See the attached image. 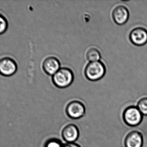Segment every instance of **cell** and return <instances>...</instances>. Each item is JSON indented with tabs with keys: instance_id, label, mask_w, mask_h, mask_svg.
<instances>
[{
	"instance_id": "6da1fadb",
	"label": "cell",
	"mask_w": 147,
	"mask_h": 147,
	"mask_svg": "<svg viewBox=\"0 0 147 147\" xmlns=\"http://www.w3.org/2000/svg\"><path fill=\"white\" fill-rule=\"evenodd\" d=\"M74 79L73 72L66 67L60 68L52 77L53 84L56 87L61 89L69 87L73 83Z\"/></svg>"
},
{
	"instance_id": "7a4b0ae2",
	"label": "cell",
	"mask_w": 147,
	"mask_h": 147,
	"mask_svg": "<svg viewBox=\"0 0 147 147\" xmlns=\"http://www.w3.org/2000/svg\"><path fill=\"white\" fill-rule=\"evenodd\" d=\"M106 72L104 64L100 61L90 62L86 66L85 76L89 80L96 81L103 77Z\"/></svg>"
},
{
	"instance_id": "3957f363",
	"label": "cell",
	"mask_w": 147,
	"mask_h": 147,
	"mask_svg": "<svg viewBox=\"0 0 147 147\" xmlns=\"http://www.w3.org/2000/svg\"><path fill=\"white\" fill-rule=\"evenodd\" d=\"M143 117V115L137 106L128 107L124 110L123 114V121L130 127H136L140 125L142 122Z\"/></svg>"
},
{
	"instance_id": "277c9868",
	"label": "cell",
	"mask_w": 147,
	"mask_h": 147,
	"mask_svg": "<svg viewBox=\"0 0 147 147\" xmlns=\"http://www.w3.org/2000/svg\"><path fill=\"white\" fill-rule=\"evenodd\" d=\"M18 69L14 60L9 57L0 59V75L3 77H9L13 75Z\"/></svg>"
},
{
	"instance_id": "5b68a950",
	"label": "cell",
	"mask_w": 147,
	"mask_h": 147,
	"mask_svg": "<svg viewBox=\"0 0 147 147\" xmlns=\"http://www.w3.org/2000/svg\"><path fill=\"white\" fill-rule=\"evenodd\" d=\"M65 111L70 118L73 119H79L83 117L85 114V107L81 102L73 101L68 104Z\"/></svg>"
},
{
	"instance_id": "8992f818",
	"label": "cell",
	"mask_w": 147,
	"mask_h": 147,
	"mask_svg": "<svg viewBox=\"0 0 147 147\" xmlns=\"http://www.w3.org/2000/svg\"><path fill=\"white\" fill-rule=\"evenodd\" d=\"M129 39L136 46H142L147 43V30L144 28L138 27L131 30Z\"/></svg>"
},
{
	"instance_id": "52a82bcc",
	"label": "cell",
	"mask_w": 147,
	"mask_h": 147,
	"mask_svg": "<svg viewBox=\"0 0 147 147\" xmlns=\"http://www.w3.org/2000/svg\"><path fill=\"white\" fill-rule=\"evenodd\" d=\"M112 18L114 22L118 25L125 24L128 20L129 13L128 9L123 5H119L112 11Z\"/></svg>"
},
{
	"instance_id": "ba28073f",
	"label": "cell",
	"mask_w": 147,
	"mask_h": 147,
	"mask_svg": "<svg viewBox=\"0 0 147 147\" xmlns=\"http://www.w3.org/2000/svg\"><path fill=\"white\" fill-rule=\"evenodd\" d=\"M124 143L125 147H142L143 135L140 131L133 130L126 135Z\"/></svg>"
},
{
	"instance_id": "9c48e42d",
	"label": "cell",
	"mask_w": 147,
	"mask_h": 147,
	"mask_svg": "<svg viewBox=\"0 0 147 147\" xmlns=\"http://www.w3.org/2000/svg\"><path fill=\"white\" fill-rule=\"evenodd\" d=\"M62 136L67 143L74 142L79 136V131L78 127L72 123L66 125L62 130Z\"/></svg>"
},
{
	"instance_id": "30bf717a",
	"label": "cell",
	"mask_w": 147,
	"mask_h": 147,
	"mask_svg": "<svg viewBox=\"0 0 147 147\" xmlns=\"http://www.w3.org/2000/svg\"><path fill=\"white\" fill-rule=\"evenodd\" d=\"M60 63L57 58L49 57L44 60L42 67L45 72L49 76H53L60 69Z\"/></svg>"
},
{
	"instance_id": "8fae6325",
	"label": "cell",
	"mask_w": 147,
	"mask_h": 147,
	"mask_svg": "<svg viewBox=\"0 0 147 147\" xmlns=\"http://www.w3.org/2000/svg\"><path fill=\"white\" fill-rule=\"evenodd\" d=\"M86 58L90 62L99 61L101 58L100 52L96 48H91L88 50L86 54Z\"/></svg>"
},
{
	"instance_id": "7c38bea8",
	"label": "cell",
	"mask_w": 147,
	"mask_h": 147,
	"mask_svg": "<svg viewBox=\"0 0 147 147\" xmlns=\"http://www.w3.org/2000/svg\"><path fill=\"white\" fill-rule=\"evenodd\" d=\"M136 106L143 116H147V97L140 99Z\"/></svg>"
},
{
	"instance_id": "4fadbf2b",
	"label": "cell",
	"mask_w": 147,
	"mask_h": 147,
	"mask_svg": "<svg viewBox=\"0 0 147 147\" xmlns=\"http://www.w3.org/2000/svg\"><path fill=\"white\" fill-rule=\"evenodd\" d=\"M8 27V23L6 18L0 14V35L4 33Z\"/></svg>"
},
{
	"instance_id": "5bb4252c",
	"label": "cell",
	"mask_w": 147,
	"mask_h": 147,
	"mask_svg": "<svg viewBox=\"0 0 147 147\" xmlns=\"http://www.w3.org/2000/svg\"><path fill=\"white\" fill-rule=\"evenodd\" d=\"M63 145L59 140L57 139H50L45 143L44 147H63Z\"/></svg>"
},
{
	"instance_id": "9a60e30c",
	"label": "cell",
	"mask_w": 147,
	"mask_h": 147,
	"mask_svg": "<svg viewBox=\"0 0 147 147\" xmlns=\"http://www.w3.org/2000/svg\"><path fill=\"white\" fill-rule=\"evenodd\" d=\"M63 147H81L79 145H78L75 142H71V143H67L64 144Z\"/></svg>"
}]
</instances>
